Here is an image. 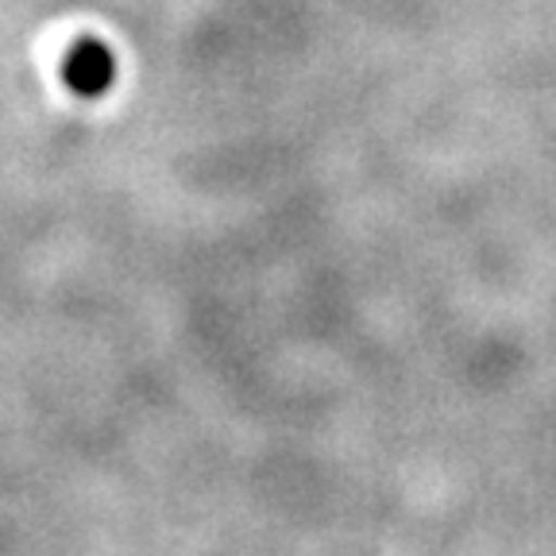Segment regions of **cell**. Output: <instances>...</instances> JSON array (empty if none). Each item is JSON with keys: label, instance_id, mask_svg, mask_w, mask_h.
I'll return each instance as SVG.
<instances>
[{"label": "cell", "instance_id": "6da1fadb", "mask_svg": "<svg viewBox=\"0 0 556 556\" xmlns=\"http://www.w3.org/2000/svg\"><path fill=\"white\" fill-rule=\"evenodd\" d=\"M113 54L104 51L97 39H81L74 51L66 54V66H62V78L78 97H101L104 89L113 86Z\"/></svg>", "mask_w": 556, "mask_h": 556}]
</instances>
